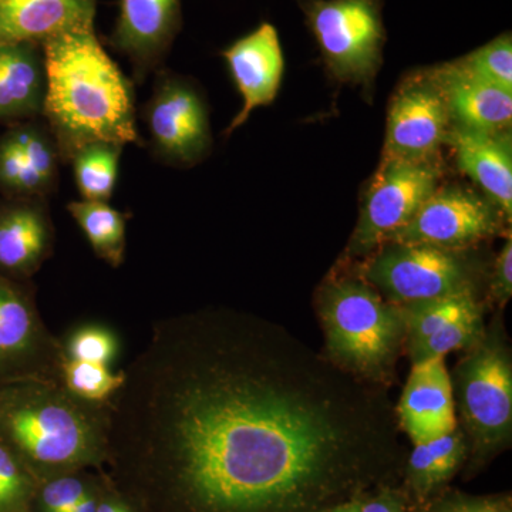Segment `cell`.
I'll return each mask as SVG.
<instances>
[{
    "mask_svg": "<svg viewBox=\"0 0 512 512\" xmlns=\"http://www.w3.org/2000/svg\"><path fill=\"white\" fill-rule=\"evenodd\" d=\"M266 376L220 326L161 320L110 397L104 443L163 470L202 512L272 510L318 477L338 431Z\"/></svg>",
    "mask_w": 512,
    "mask_h": 512,
    "instance_id": "cell-1",
    "label": "cell"
},
{
    "mask_svg": "<svg viewBox=\"0 0 512 512\" xmlns=\"http://www.w3.org/2000/svg\"><path fill=\"white\" fill-rule=\"evenodd\" d=\"M40 46L46 73L42 116L62 163L97 141L141 144L134 82L101 45L96 28L56 33Z\"/></svg>",
    "mask_w": 512,
    "mask_h": 512,
    "instance_id": "cell-2",
    "label": "cell"
},
{
    "mask_svg": "<svg viewBox=\"0 0 512 512\" xmlns=\"http://www.w3.org/2000/svg\"><path fill=\"white\" fill-rule=\"evenodd\" d=\"M72 396L36 376L0 380V444L43 467L94 456L103 441L101 424Z\"/></svg>",
    "mask_w": 512,
    "mask_h": 512,
    "instance_id": "cell-3",
    "label": "cell"
},
{
    "mask_svg": "<svg viewBox=\"0 0 512 512\" xmlns=\"http://www.w3.org/2000/svg\"><path fill=\"white\" fill-rule=\"evenodd\" d=\"M320 311L333 355L362 372L386 365L404 330L399 308L352 279L326 286Z\"/></svg>",
    "mask_w": 512,
    "mask_h": 512,
    "instance_id": "cell-4",
    "label": "cell"
},
{
    "mask_svg": "<svg viewBox=\"0 0 512 512\" xmlns=\"http://www.w3.org/2000/svg\"><path fill=\"white\" fill-rule=\"evenodd\" d=\"M326 67L343 82L367 84L383 63L382 0H296Z\"/></svg>",
    "mask_w": 512,
    "mask_h": 512,
    "instance_id": "cell-5",
    "label": "cell"
},
{
    "mask_svg": "<svg viewBox=\"0 0 512 512\" xmlns=\"http://www.w3.org/2000/svg\"><path fill=\"white\" fill-rule=\"evenodd\" d=\"M379 248L363 278L399 308L470 291L466 268L451 249L410 242Z\"/></svg>",
    "mask_w": 512,
    "mask_h": 512,
    "instance_id": "cell-6",
    "label": "cell"
},
{
    "mask_svg": "<svg viewBox=\"0 0 512 512\" xmlns=\"http://www.w3.org/2000/svg\"><path fill=\"white\" fill-rule=\"evenodd\" d=\"M150 148L161 164L187 168L200 163L212 146L207 104L183 76L160 69L143 110Z\"/></svg>",
    "mask_w": 512,
    "mask_h": 512,
    "instance_id": "cell-7",
    "label": "cell"
},
{
    "mask_svg": "<svg viewBox=\"0 0 512 512\" xmlns=\"http://www.w3.org/2000/svg\"><path fill=\"white\" fill-rule=\"evenodd\" d=\"M436 163L383 157L366 192L352 238V252L369 254L409 224L424 201L439 187Z\"/></svg>",
    "mask_w": 512,
    "mask_h": 512,
    "instance_id": "cell-8",
    "label": "cell"
},
{
    "mask_svg": "<svg viewBox=\"0 0 512 512\" xmlns=\"http://www.w3.org/2000/svg\"><path fill=\"white\" fill-rule=\"evenodd\" d=\"M456 389L464 420L481 443L498 444L510 437L512 367L500 346L488 343L460 363Z\"/></svg>",
    "mask_w": 512,
    "mask_h": 512,
    "instance_id": "cell-9",
    "label": "cell"
},
{
    "mask_svg": "<svg viewBox=\"0 0 512 512\" xmlns=\"http://www.w3.org/2000/svg\"><path fill=\"white\" fill-rule=\"evenodd\" d=\"M448 124L446 97L434 77L406 84L390 106L383 157L434 163L450 133Z\"/></svg>",
    "mask_w": 512,
    "mask_h": 512,
    "instance_id": "cell-10",
    "label": "cell"
},
{
    "mask_svg": "<svg viewBox=\"0 0 512 512\" xmlns=\"http://www.w3.org/2000/svg\"><path fill=\"white\" fill-rule=\"evenodd\" d=\"M497 227L493 205L483 198L463 188H437L409 224L387 242L453 249L480 241Z\"/></svg>",
    "mask_w": 512,
    "mask_h": 512,
    "instance_id": "cell-11",
    "label": "cell"
},
{
    "mask_svg": "<svg viewBox=\"0 0 512 512\" xmlns=\"http://www.w3.org/2000/svg\"><path fill=\"white\" fill-rule=\"evenodd\" d=\"M181 29V0H120L109 45L127 57L134 80L144 83L151 73L163 69Z\"/></svg>",
    "mask_w": 512,
    "mask_h": 512,
    "instance_id": "cell-12",
    "label": "cell"
},
{
    "mask_svg": "<svg viewBox=\"0 0 512 512\" xmlns=\"http://www.w3.org/2000/svg\"><path fill=\"white\" fill-rule=\"evenodd\" d=\"M60 163L46 123L36 119L13 124L0 136V194L47 200L56 190Z\"/></svg>",
    "mask_w": 512,
    "mask_h": 512,
    "instance_id": "cell-13",
    "label": "cell"
},
{
    "mask_svg": "<svg viewBox=\"0 0 512 512\" xmlns=\"http://www.w3.org/2000/svg\"><path fill=\"white\" fill-rule=\"evenodd\" d=\"M242 97V109L229 124L227 134L244 126L252 111L268 106L278 96L285 59L278 30L262 22L248 35L235 40L222 52Z\"/></svg>",
    "mask_w": 512,
    "mask_h": 512,
    "instance_id": "cell-14",
    "label": "cell"
},
{
    "mask_svg": "<svg viewBox=\"0 0 512 512\" xmlns=\"http://www.w3.org/2000/svg\"><path fill=\"white\" fill-rule=\"evenodd\" d=\"M403 429L414 444L456 430V403L444 357L414 362L399 403Z\"/></svg>",
    "mask_w": 512,
    "mask_h": 512,
    "instance_id": "cell-15",
    "label": "cell"
},
{
    "mask_svg": "<svg viewBox=\"0 0 512 512\" xmlns=\"http://www.w3.org/2000/svg\"><path fill=\"white\" fill-rule=\"evenodd\" d=\"M52 242L47 200L3 198L0 201V275L28 278L37 271Z\"/></svg>",
    "mask_w": 512,
    "mask_h": 512,
    "instance_id": "cell-16",
    "label": "cell"
},
{
    "mask_svg": "<svg viewBox=\"0 0 512 512\" xmlns=\"http://www.w3.org/2000/svg\"><path fill=\"white\" fill-rule=\"evenodd\" d=\"M97 0H0V46L94 28Z\"/></svg>",
    "mask_w": 512,
    "mask_h": 512,
    "instance_id": "cell-17",
    "label": "cell"
},
{
    "mask_svg": "<svg viewBox=\"0 0 512 512\" xmlns=\"http://www.w3.org/2000/svg\"><path fill=\"white\" fill-rule=\"evenodd\" d=\"M501 134V133H500ZM456 127L446 143L453 146L458 167L480 185L493 207L512 214V154L510 137Z\"/></svg>",
    "mask_w": 512,
    "mask_h": 512,
    "instance_id": "cell-18",
    "label": "cell"
},
{
    "mask_svg": "<svg viewBox=\"0 0 512 512\" xmlns=\"http://www.w3.org/2000/svg\"><path fill=\"white\" fill-rule=\"evenodd\" d=\"M446 97L450 117L460 128L478 133L500 134L511 126L512 93L481 82L461 72L456 64L433 73Z\"/></svg>",
    "mask_w": 512,
    "mask_h": 512,
    "instance_id": "cell-19",
    "label": "cell"
},
{
    "mask_svg": "<svg viewBox=\"0 0 512 512\" xmlns=\"http://www.w3.org/2000/svg\"><path fill=\"white\" fill-rule=\"evenodd\" d=\"M45 94L42 46L30 42L0 46V123L39 119Z\"/></svg>",
    "mask_w": 512,
    "mask_h": 512,
    "instance_id": "cell-20",
    "label": "cell"
},
{
    "mask_svg": "<svg viewBox=\"0 0 512 512\" xmlns=\"http://www.w3.org/2000/svg\"><path fill=\"white\" fill-rule=\"evenodd\" d=\"M42 332L18 281L0 275V380L35 376Z\"/></svg>",
    "mask_w": 512,
    "mask_h": 512,
    "instance_id": "cell-21",
    "label": "cell"
},
{
    "mask_svg": "<svg viewBox=\"0 0 512 512\" xmlns=\"http://www.w3.org/2000/svg\"><path fill=\"white\" fill-rule=\"evenodd\" d=\"M67 211L77 222L93 251L107 264L119 266L126 251V217L106 201H72Z\"/></svg>",
    "mask_w": 512,
    "mask_h": 512,
    "instance_id": "cell-22",
    "label": "cell"
},
{
    "mask_svg": "<svg viewBox=\"0 0 512 512\" xmlns=\"http://www.w3.org/2000/svg\"><path fill=\"white\" fill-rule=\"evenodd\" d=\"M123 148V144L97 141L74 154L70 163L83 200H110L119 178Z\"/></svg>",
    "mask_w": 512,
    "mask_h": 512,
    "instance_id": "cell-23",
    "label": "cell"
},
{
    "mask_svg": "<svg viewBox=\"0 0 512 512\" xmlns=\"http://www.w3.org/2000/svg\"><path fill=\"white\" fill-rule=\"evenodd\" d=\"M466 451L463 434L457 429L437 439L414 444L410 473L414 483L424 490L443 483L453 474Z\"/></svg>",
    "mask_w": 512,
    "mask_h": 512,
    "instance_id": "cell-24",
    "label": "cell"
},
{
    "mask_svg": "<svg viewBox=\"0 0 512 512\" xmlns=\"http://www.w3.org/2000/svg\"><path fill=\"white\" fill-rule=\"evenodd\" d=\"M474 308H477V303L474 301L473 293L466 291L399 309L403 328L407 330L410 345H413L446 328Z\"/></svg>",
    "mask_w": 512,
    "mask_h": 512,
    "instance_id": "cell-25",
    "label": "cell"
},
{
    "mask_svg": "<svg viewBox=\"0 0 512 512\" xmlns=\"http://www.w3.org/2000/svg\"><path fill=\"white\" fill-rule=\"evenodd\" d=\"M461 72L481 82L512 93V37L510 32L495 37L470 55L454 62Z\"/></svg>",
    "mask_w": 512,
    "mask_h": 512,
    "instance_id": "cell-26",
    "label": "cell"
},
{
    "mask_svg": "<svg viewBox=\"0 0 512 512\" xmlns=\"http://www.w3.org/2000/svg\"><path fill=\"white\" fill-rule=\"evenodd\" d=\"M480 330L481 313L477 306L429 338L410 345L413 363L433 357H446L447 353L467 348L477 339Z\"/></svg>",
    "mask_w": 512,
    "mask_h": 512,
    "instance_id": "cell-27",
    "label": "cell"
},
{
    "mask_svg": "<svg viewBox=\"0 0 512 512\" xmlns=\"http://www.w3.org/2000/svg\"><path fill=\"white\" fill-rule=\"evenodd\" d=\"M63 375L70 394L92 402L110 399L124 382V372L113 375L107 366L74 359L64 363Z\"/></svg>",
    "mask_w": 512,
    "mask_h": 512,
    "instance_id": "cell-28",
    "label": "cell"
},
{
    "mask_svg": "<svg viewBox=\"0 0 512 512\" xmlns=\"http://www.w3.org/2000/svg\"><path fill=\"white\" fill-rule=\"evenodd\" d=\"M28 478L19 458L0 444V512H19L28 497Z\"/></svg>",
    "mask_w": 512,
    "mask_h": 512,
    "instance_id": "cell-29",
    "label": "cell"
},
{
    "mask_svg": "<svg viewBox=\"0 0 512 512\" xmlns=\"http://www.w3.org/2000/svg\"><path fill=\"white\" fill-rule=\"evenodd\" d=\"M117 342L109 330L83 328L69 342L70 359L107 366L116 355Z\"/></svg>",
    "mask_w": 512,
    "mask_h": 512,
    "instance_id": "cell-30",
    "label": "cell"
},
{
    "mask_svg": "<svg viewBox=\"0 0 512 512\" xmlns=\"http://www.w3.org/2000/svg\"><path fill=\"white\" fill-rule=\"evenodd\" d=\"M87 494L82 481L73 477L59 478L47 484L42 494L45 512H69Z\"/></svg>",
    "mask_w": 512,
    "mask_h": 512,
    "instance_id": "cell-31",
    "label": "cell"
},
{
    "mask_svg": "<svg viewBox=\"0 0 512 512\" xmlns=\"http://www.w3.org/2000/svg\"><path fill=\"white\" fill-rule=\"evenodd\" d=\"M493 295L501 303L508 302L512 295V241L508 238L500 255L495 261L493 282Z\"/></svg>",
    "mask_w": 512,
    "mask_h": 512,
    "instance_id": "cell-32",
    "label": "cell"
},
{
    "mask_svg": "<svg viewBox=\"0 0 512 512\" xmlns=\"http://www.w3.org/2000/svg\"><path fill=\"white\" fill-rule=\"evenodd\" d=\"M359 512H400V508L390 498L380 497L369 503L360 504Z\"/></svg>",
    "mask_w": 512,
    "mask_h": 512,
    "instance_id": "cell-33",
    "label": "cell"
},
{
    "mask_svg": "<svg viewBox=\"0 0 512 512\" xmlns=\"http://www.w3.org/2000/svg\"><path fill=\"white\" fill-rule=\"evenodd\" d=\"M447 512H505L503 508L497 504L491 503H468L457 505Z\"/></svg>",
    "mask_w": 512,
    "mask_h": 512,
    "instance_id": "cell-34",
    "label": "cell"
},
{
    "mask_svg": "<svg viewBox=\"0 0 512 512\" xmlns=\"http://www.w3.org/2000/svg\"><path fill=\"white\" fill-rule=\"evenodd\" d=\"M97 505L99 504H97L96 498H93L92 495L87 493L82 500L77 501V503L73 505L72 510L69 512H96Z\"/></svg>",
    "mask_w": 512,
    "mask_h": 512,
    "instance_id": "cell-35",
    "label": "cell"
},
{
    "mask_svg": "<svg viewBox=\"0 0 512 512\" xmlns=\"http://www.w3.org/2000/svg\"><path fill=\"white\" fill-rule=\"evenodd\" d=\"M96 512H131L124 505L116 504V503H103L97 505Z\"/></svg>",
    "mask_w": 512,
    "mask_h": 512,
    "instance_id": "cell-36",
    "label": "cell"
},
{
    "mask_svg": "<svg viewBox=\"0 0 512 512\" xmlns=\"http://www.w3.org/2000/svg\"><path fill=\"white\" fill-rule=\"evenodd\" d=\"M360 504H348L343 505V507H339L338 510L333 512H359Z\"/></svg>",
    "mask_w": 512,
    "mask_h": 512,
    "instance_id": "cell-37",
    "label": "cell"
}]
</instances>
